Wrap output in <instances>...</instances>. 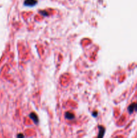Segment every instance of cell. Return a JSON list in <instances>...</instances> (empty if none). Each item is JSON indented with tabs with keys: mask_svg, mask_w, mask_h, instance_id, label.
<instances>
[{
	"mask_svg": "<svg viewBox=\"0 0 137 138\" xmlns=\"http://www.w3.org/2000/svg\"><path fill=\"white\" fill-rule=\"evenodd\" d=\"M137 110V103H133L130 104L128 107V111L130 113H132V112L135 111Z\"/></svg>",
	"mask_w": 137,
	"mask_h": 138,
	"instance_id": "7a4b0ae2",
	"label": "cell"
},
{
	"mask_svg": "<svg viewBox=\"0 0 137 138\" xmlns=\"http://www.w3.org/2000/svg\"><path fill=\"white\" fill-rule=\"evenodd\" d=\"M65 117L69 120H72L75 118V115L73 113H71V112H67L65 113Z\"/></svg>",
	"mask_w": 137,
	"mask_h": 138,
	"instance_id": "3957f363",
	"label": "cell"
},
{
	"mask_svg": "<svg viewBox=\"0 0 137 138\" xmlns=\"http://www.w3.org/2000/svg\"><path fill=\"white\" fill-rule=\"evenodd\" d=\"M37 3V0H25L24 5L28 7H33L36 5Z\"/></svg>",
	"mask_w": 137,
	"mask_h": 138,
	"instance_id": "6da1fadb",
	"label": "cell"
},
{
	"mask_svg": "<svg viewBox=\"0 0 137 138\" xmlns=\"http://www.w3.org/2000/svg\"><path fill=\"white\" fill-rule=\"evenodd\" d=\"M30 118L33 120V121H34V123H37L39 122L38 116H37V115H36L35 113H32L30 115Z\"/></svg>",
	"mask_w": 137,
	"mask_h": 138,
	"instance_id": "277c9868",
	"label": "cell"
},
{
	"mask_svg": "<svg viewBox=\"0 0 137 138\" xmlns=\"http://www.w3.org/2000/svg\"><path fill=\"white\" fill-rule=\"evenodd\" d=\"M18 137H24V136H23V135H18Z\"/></svg>",
	"mask_w": 137,
	"mask_h": 138,
	"instance_id": "5b68a950",
	"label": "cell"
}]
</instances>
